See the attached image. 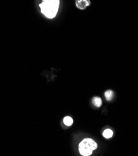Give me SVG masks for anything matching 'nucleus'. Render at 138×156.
<instances>
[{"mask_svg":"<svg viewBox=\"0 0 138 156\" xmlns=\"http://www.w3.org/2000/svg\"><path fill=\"white\" fill-rule=\"evenodd\" d=\"M59 0H42V3L39 5L41 12L45 17L52 19L58 12L59 8Z\"/></svg>","mask_w":138,"mask_h":156,"instance_id":"obj_1","label":"nucleus"},{"mask_svg":"<svg viewBox=\"0 0 138 156\" xmlns=\"http://www.w3.org/2000/svg\"><path fill=\"white\" fill-rule=\"evenodd\" d=\"M79 147L81 155L83 156H88L97 148V144L93 139L87 138L83 139L80 143Z\"/></svg>","mask_w":138,"mask_h":156,"instance_id":"obj_2","label":"nucleus"},{"mask_svg":"<svg viewBox=\"0 0 138 156\" xmlns=\"http://www.w3.org/2000/svg\"><path fill=\"white\" fill-rule=\"evenodd\" d=\"M76 6L81 10H84L90 5V0H76Z\"/></svg>","mask_w":138,"mask_h":156,"instance_id":"obj_3","label":"nucleus"},{"mask_svg":"<svg viewBox=\"0 0 138 156\" xmlns=\"http://www.w3.org/2000/svg\"><path fill=\"white\" fill-rule=\"evenodd\" d=\"M113 132L112 131V130H111L110 129H107L104 130L103 133V136H104V137H105L106 139L111 138L113 136Z\"/></svg>","mask_w":138,"mask_h":156,"instance_id":"obj_4","label":"nucleus"},{"mask_svg":"<svg viewBox=\"0 0 138 156\" xmlns=\"http://www.w3.org/2000/svg\"><path fill=\"white\" fill-rule=\"evenodd\" d=\"M104 96H105V98H106L107 100H111L113 97H114V93L112 90H107L105 93H104Z\"/></svg>","mask_w":138,"mask_h":156,"instance_id":"obj_5","label":"nucleus"},{"mask_svg":"<svg viewBox=\"0 0 138 156\" xmlns=\"http://www.w3.org/2000/svg\"><path fill=\"white\" fill-rule=\"evenodd\" d=\"M92 101H93L94 105L97 107H100L101 104H102L101 99L99 97H94L93 98V100H92Z\"/></svg>","mask_w":138,"mask_h":156,"instance_id":"obj_6","label":"nucleus"},{"mask_svg":"<svg viewBox=\"0 0 138 156\" xmlns=\"http://www.w3.org/2000/svg\"><path fill=\"white\" fill-rule=\"evenodd\" d=\"M64 122L66 126H70L73 124V119L70 116H66L64 118Z\"/></svg>","mask_w":138,"mask_h":156,"instance_id":"obj_7","label":"nucleus"}]
</instances>
